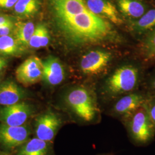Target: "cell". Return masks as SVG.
<instances>
[{"label": "cell", "mask_w": 155, "mask_h": 155, "mask_svg": "<svg viewBox=\"0 0 155 155\" xmlns=\"http://www.w3.org/2000/svg\"><path fill=\"white\" fill-rule=\"evenodd\" d=\"M52 24L64 42L80 48L115 39L110 22L89 10L85 0H46Z\"/></svg>", "instance_id": "6da1fadb"}, {"label": "cell", "mask_w": 155, "mask_h": 155, "mask_svg": "<svg viewBox=\"0 0 155 155\" xmlns=\"http://www.w3.org/2000/svg\"><path fill=\"white\" fill-rule=\"evenodd\" d=\"M64 101L76 123L80 125H96L101 117L94 92L83 86H77L67 91Z\"/></svg>", "instance_id": "7a4b0ae2"}, {"label": "cell", "mask_w": 155, "mask_h": 155, "mask_svg": "<svg viewBox=\"0 0 155 155\" xmlns=\"http://www.w3.org/2000/svg\"><path fill=\"white\" fill-rule=\"evenodd\" d=\"M121 122L125 128L130 141L136 147H145L155 140V127L144 105Z\"/></svg>", "instance_id": "3957f363"}, {"label": "cell", "mask_w": 155, "mask_h": 155, "mask_svg": "<svg viewBox=\"0 0 155 155\" xmlns=\"http://www.w3.org/2000/svg\"><path fill=\"white\" fill-rule=\"evenodd\" d=\"M139 83V70L136 67H121L106 81L102 88V94L109 100H114L122 95L134 91Z\"/></svg>", "instance_id": "277c9868"}, {"label": "cell", "mask_w": 155, "mask_h": 155, "mask_svg": "<svg viewBox=\"0 0 155 155\" xmlns=\"http://www.w3.org/2000/svg\"><path fill=\"white\" fill-rule=\"evenodd\" d=\"M148 97V95L136 91L122 95L114 100L108 114L119 120L121 122L139 107L144 105Z\"/></svg>", "instance_id": "5b68a950"}, {"label": "cell", "mask_w": 155, "mask_h": 155, "mask_svg": "<svg viewBox=\"0 0 155 155\" xmlns=\"http://www.w3.org/2000/svg\"><path fill=\"white\" fill-rule=\"evenodd\" d=\"M64 123V120L58 113L51 110L46 111L35 120V132L36 137L52 143Z\"/></svg>", "instance_id": "8992f818"}, {"label": "cell", "mask_w": 155, "mask_h": 155, "mask_svg": "<svg viewBox=\"0 0 155 155\" xmlns=\"http://www.w3.org/2000/svg\"><path fill=\"white\" fill-rule=\"evenodd\" d=\"M43 67V61L39 57H29L17 68L15 76L17 82L25 86L38 83L42 79Z\"/></svg>", "instance_id": "52a82bcc"}, {"label": "cell", "mask_w": 155, "mask_h": 155, "mask_svg": "<svg viewBox=\"0 0 155 155\" xmlns=\"http://www.w3.org/2000/svg\"><path fill=\"white\" fill-rule=\"evenodd\" d=\"M33 113L32 106L24 102L2 106L0 107V122L10 126H21Z\"/></svg>", "instance_id": "ba28073f"}, {"label": "cell", "mask_w": 155, "mask_h": 155, "mask_svg": "<svg viewBox=\"0 0 155 155\" xmlns=\"http://www.w3.org/2000/svg\"><path fill=\"white\" fill-rule=\"evenodd\" d=\"M30 133L27 125L10 126L0 123V144L7 149H14L27 142Z\"/></svg>", "instance_id": "9c48e42d"}, {"label": "cell", "mask_w": 155, "mask_h": 155, "mask_svg": "<svg viewBox=\"0 0 155 155\" xmlns=\"http://www.w3.org/2000/svg\"><path fill=\"white\" fill-rule=\"evenodd\" d=\"M111 58L110 54L104 51H91L83 56L81 68L84 74H97L105 67Z\"/></svg>", "instance_id": "30bf717a"}, {"label": "cell", "mask_w": 155, "mask_h": 155, "mask_svg": "<svg viewBox=\"0 0 155 155\" xmlns=\"http://www.w3.org/2000/svg\"><path fill=\"white\" fill-rule=\"evenodd\" d=\"M89 10L95 15L113 24L120 25L122 20L110 0H85Z\"/></svg>", "instance_id": "8fae6325"}, {"label": "cell", "mask_w": 155, "mask_h": 155, "mask_svg": "<svg viewBox=\"0 0 155 155\" xmlns=\"http://www.w3.org/2000/svg\"><path fill=\"white\" fill-rule=\"evenodd\" d=\"M43 77L45 83L51 86L59 85L65 78V72L61 61L55 56H50L43 61Z\"/></svg>", "instance_id": "7c38bea8"}, {"label": "cell", "mask_w": 155, "mask_h": 155, "mask_svg": "<svg viewBox=\"0 0 155 155\" xmlns=\"http://www.w3.org/2000/svg\"><path fill=\"white\" fill-rule=\"evenodd\" d=\"M27 96V93L15 81L7 79L0 84V105L16 104Z\"/></svg>", "instance_id": "4fadbf2b"}, {"label": "cell", "mask_w": 155, "mask_h": 155, "mask_svg": "<svg viewBox=\"0 0 155 155\" xmlns=\"http://www.w3.org/2000/svg\"><path fill=\"white\" fill-rule=\"evenodd\" d=\"M16 155H54L51 143L37 137L28 140L18 150Z\"/></svg>", "instance_id": "5bb4252c"}, {"label": "cell", "mask_w": 155, "mask_h": 155, "mask_svg": "<svg viewBox=\"0 0 155 155\" xmlns=\"http://www.w3.org/2000/svg\"><path fill=\"white\" fill-rule=\"evenodd\" d=\"M121 13L126 16L139 19L147 11V6L140 0H116Z\"/></svg>", "instance_id": "9a60e30c"}, {"label": "cell", "mask_w": 155, "mask_h": 155, "mask_svg": "<svg viewBox=\"0 0 155 155\" xmlns=\"http://www.w3.org/2000/svg\"><path fill=\"white\" fill-rule=\"evenodd\" d=\"M41 6V0H18L14 6V13L24 19L35 16Z\"/></svg>", "instance_id": "2e32d148"}, {"label": "cell", "mask_w": 155, "mask_h": 155, "mask_svg": "<svg viewBox=\"0 0 155 155\" xmlns=\"http://www.w3.org/2000/svg\"><path fill=\"white\" fill-rule=\"evenodd\" d=\"M35 30V27L32 22H17L14 27V37L20 45L26 48L28 47Z\"/></svg>", "instance_id": "e0dca14e"}, {"label": "cell", "mask_w": 155, "mask_h": 155, "mask_svg": "<svg viewBox=\"0 0 155 155\" xmlns=\"http://www.w3.org/2000/svg\"><path fill=\"white\" fill-rule=\"evenodd\" d=\"M25 47L20 45L10 35L0 37V54L6 56H17L21 54Z\"/></svg>", "instance_id": "ac0fdd59"}, {"label": "cell", "mask_w": 155, "mask_h": 155, "mask_svg": "<svg viewBox=\"0 0 155 155\" xmlns=\"http://www.w3.org/2000/svg\"><path fill=\"white\" fill-rule=\"evenodd\" d=\"M50 39V33L47 27L43 24H39L35 28L28 47L35 49L45 47L49 44Z\"/></svg>", "instance_id": "d6986e66"}, {"label": "cell", "mask_w": 155, "mask_h": 155, "mask_svg": "<svg viewBox=\"0 0 155 155\" xmlns=\"http://www.w3.org/2000/svg\"><path fill=\"white\" fill-rule=\"evenodd\" d=\"M133 29L137 33H145L155 29V8L150 9L137 19L133 24Z\"/></svg>", "instance_id": "ffe728a7"}, {"label": "cell", "mask_w": 155, "mask_h": 155, "mask_svg": "<svg viewBox=\"0 0 155 155\" xmlns=\"http://www.w3.org/2000/svg\"><path fill=\"white\" fill-rule=\"evenodd\" d=\"M141 52L147 60L155 59V29L144 39L141 46Z\"/></svg>", "instance_id": "44dd1931"}, {"label": "cell", "mask_w": 155, "mask_h": 155, "mask_svg": "<svg viewBox=\"0 0 155 155\" xmlns=\"http://www.w3.org/2000/svg\"><path fill=\"white\" fill-rule=\"evenodd\" d=\"M145 106L155 127V97L149 95L148 100L145 104Z\"/></svg>", "instance_id": "7402d4cb"}, {"label": "cell", "mask_w": 155, "mask_h": 155, "mask_svg": "<svg viewBox=\"0 0 155 155\" xmlns=\"http://www.w3.org/2000/svg\"><path fill=\"white\" fill-rule=\"evenodd\" d=\"M14 27L15 25L13 22L0 26V37L9 35L13 32Z\"/></svg>", "instance_id": "603a6c76"}, {"label": "cell", "mask_w": 155, "mask_h": 155, "mask_svg": "<svg viewBox=\"0 0 155 155\" xmlns=\"http://www.w3.org/2000/svg\"><path fill=\"white\" fill-rule=\"evenodd\" d=\"M18 0H0V9H10L14 8Z\"/></svg>", "instance_id": "cb8c5ba5"}, {"label": "cell", "mask_w": 155, "mask_h": 155, "mask_svg": "<svg viewBox=\"0 0 155 155\" xmlns=\"http://www.w3.org/2000/svg\"><path fill=\"white\" fill-rule=\"evenodd\" d=\"M148 87H149L150 93V96L155 97V76L150 80Z\"/></svg>", "instance_id": "d4e9b609"}, {"label": "cell", "mask_w": 155, "mask_h": 155, "mask_svg": "<svg viewBox=\"0 0 155 155\" xmlns=\"http://www.w3.org/2000/svg\"><path fill=\"white\" fill-rule=\"evenodd\" d=\"M13 21L9 17L5 16V15L0 16V26H2V25H5L8 23H11Z\"/></svg>", "instance_id": "484cf974"}, {"label": "cell", "mask_w": 155, "mask_h": 155, "mask_svg": "<svg viewBox=\"0 0 155 155\" xmlns=\"http://www.w3.org/2000/svg\"><path fill=\"white\" fill-rule=\"evenodd\" d=\"M7 66V61L5 59L0 57V72Z\"/></svg>", "instance_id": "4316f807"}, {"label": "cell", "mask_w": 155, "mask_h": 155, "mask_svg": "<svg viewBox=\"0 0 155 155\" xmlns=\"http://www.w3.org/2000/svg\"><path fill=\"white\" fill-rule=\"evenodd\" d=\"M97 155H115L113 153H101V154H99Z\"/></svg>", "instance_id": "83f0119b"}, {"label": "cell", "mask_w": 155, "mask_h": 155, "mask_svg": "<svg viewBox=\"0 0 155 155\" xmlns=\"http://www.w3.org/2000/svg\"><path fill=\"white\" fill-rule=\"evenodd\" d=\"M1 76H0V81H1Z\"/></svg>", "instance_id": "f1b7e54d"}, {"label": "cell", "mask_w": 155, "mask_h": 155, "mask_svg": "<svg viewBox=\"0 0 155 155\" xmlns=\"http://www.w3.org/2000/svg\"><path fill=\"white\" fill-rule=\"evenodd\" d=\"M0 155H2V153H1V152H0Z\"/></svg>", "instance_id": "f546056e"}]
</instances>
